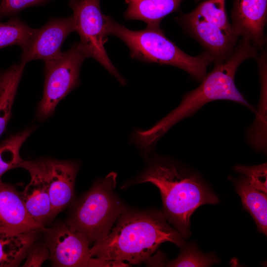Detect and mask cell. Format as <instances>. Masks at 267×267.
<instances>
[{
    "instance_id": "obj_18",
    "label": "cell",
    "mask_w": 267,
    "mask_h": 267,
    "mask_svg": "<svg viewBox=\"0 0 267 267\" xmlns=\"http://www.w3.org/2000/svg\"><path fill=\"white\" fill-rule=\"evenodd\" d=\"M26 64L21 61L2 72L0 82V136L11 117L14 100Z\"/></svg>"
},
{
    "instance_id": "obj_27",
    "label": "cell",
    "mask_w": 267,
    "mask_h": 267,
    "mask_svg": "<svg viewBox=\"0 0 267 267\" xmlns=\"http://www.w3.org/2000/svg\"><path fill=\"white\" fill-rule=\"evenodd\" d=\"M199 0H195V1L196 2L198 1Z\"/></svg>"
},
{
    "instance_id": "obj_17",
    "label": "cell",
    "mask_w": 267,
    "mask_h": 267,
    "mask_svg": "<svg viewBox=\"0 0 267 267\" xmlns=\"http://www.w3.org/2000/svg\"><path fill=\"white\" fill-rule=\"evenodd\" d=\"M235 185L244 208L254 219L258 230L267 235V193L253 186L244 175L235 182Z\"/></svg>"
},
{
    "instance_id": "obj_5",
    "label": "cell",
    "mask_w": 267,
    "mask_h": 267,
    "mask_svg": "<svg viewBox=\"0 0 267 267\" xmlns=\"http://www.w3.org/2000/svg\"><path fill=\"white\" fill-rule=\"evenodd\" d=\"M117 174L96 181L75 204L66 224L89 243L106 237L126 206L115 192Z\"/></svg>"
},
{
    "instance_id": "obj_21",
    "label": "cell",
    "mask_w": 267,
    "mask_h": 267,
    "mask_svg": "<svg viewBox=\"0 0 267 267\" xmlns=\"http://www.w3.org/2000/svg\"><path fill=\"white\" fill-rule=\"evenodd\" d=\"M178 257L168 262L167 267H209L218 260L215 257L200 252L194 244L183 245Z\"/></svg>"
},
{
    "instance_id": "obj_6",
    "label": "cell",
    "mask_w": 267,
    "mask_h": 267,
    "mask_svg": "<svg viewBox=\"0 0 267 267\" xmlns=\"http://www.w3.org/2000/svg\"><path fill=\"white\" fill-rule=\"evenodd\" d=\"M86 58L76 42L58 58L44 62V93L37 112L39 120L52 115L59 102L79 86L80 69Z\"/></svg>"
},
{
    "instance_id": "obj_16",
    "label": "cell",
    "mask_w": 267,
    "mask_h": 267,
    "mask_svg": "<svg viewBox=\"0 0 267 267\" xmlns=\"http://www.w3.org/2000/svg\"><path fill=\"white\" fill-rule=\"evenodd\" d=\"M38 231L17 233L0 230V267L19 266L34 244Z\"/></svg>"
},
{
    "instance_id": "obj_7",
    "label": "cell",
    "mask_w": 267,
    "mask_h": 267,
    "mask_svg": "<svg viewBox=\"0 0 267 267\" xmlns=\"http://www.w3.org/2000/svg\"><path fill=\"white\" fill-rule=\"evenodd\" d=\"M69 6L73 11L75 32L80 41L78 44L86 58H92L102 65L123 86L126 80L109 58L104 44L106 16L100 7V0H70Z\"/></svg>"
},
{
    "instance_id": "obj_12",
    "label": "cell",
    "mask_w": 267,
    "mask_h": 267,
    "mask_svg": "<svg viewBox=\"0 0 267 267\" xmlns=\"http://www.w3.org/2000/svg\"><path fill=\"white\" fill-rule=\"evenodd\" d=\"M28 171L31 179L20 193L26 210L38 223L44 226L54 217L41 160L25 161L20 165Z\"/></svg>"
},
{
    "instance_id": "obj_20",
    "label": "cell",
    "mask_w": 267,
    "mask_h": 267,
    "mask_svg": "<svg viewBox=\"0 0 267 267\" xmlns=\"http://www.w3.org/2000/svg\"><path fill=\"white\" fill-rule=\"evenodd\" d=\"M35 30L16 17H12L7 22L0 23V49L16 45L23 49Z\"/></svg>"
},
{
    "instance_id": "obj_28",
    "label": "cell",
    "mask_w": 267,
    "mask_h": 267,
    "mask_svg": "<svg viewBox=\"0 0 267 267\" xmlns=\"http://www.w3.org/2000/svg\"></svg>"
},
{
    "instance_id": "obj_19",
    "label": "cell",
    "mask_w": 267,
    "mask_h": 267,
    "mask_svg": "<svg viewBox=\"0 0 267 267\" xmlns=\"http://www.w3.org/2000/svg\"><path fill=\"white\" fill-rule=\"evenodd\" d=\"M35 129L34 127L29 128L11 135L0 143V181L5 172L20 167L23 160L19 154L20 148Z\"/></svg>"
},
{
    "instance_id": "obj_10",
    "label": "cell",
    "mask_w": 267,
    "mask_h": 267,
    "mask_svg": "<svg viewBox=\"0 0 267 267\" xmlns=\"http://www.w3.org/2000/svg\"><path fill=\"white\" fill-rule=\"evenodd\" d=\"M75 32L74 16L52 18L42 27L35 30L27 46L22 49L21 61L34 60L45 61L58 58L62 54V45L71 33Z\"/></svg>"
},
{
    "instance_id": "obj_9",
    "label": "cell",
    "mask_w": 267,
    "mask_h": 267,
    "mask_svg": "<svg viewBox=\"0 0 267 267\" xmlns=\"http://www.w3.org/2000/svg\"><path fill=\"white\" fill-rule=\"evenodd\" d=\"M175 19L205 48L214 64L223 62L232 53L238 38L232 32L208 21L194 10Z\"/></svg>"
},
{
    "instance_id": "obj_11",
    "label": "cell",
    "mask_w": 267,
    "mask_h": 267,
    "mask_svg": "<svg viewBox=\"0 0 267 267\" xmlns=\"http://www.w3.org/2000/svg\"><path fill=\"white\" fill-rule=\"evenodd\" d=\"M231 19L235 35L248 39L258 48L263 47L266 42L267 0H234Z\"/></svg>"
},
{
    "instance_id": "obj_2",
    "label": "cell",
    "mask_w": 267,
    "mask_h": 267,
    "mask_svg": "<svg viewBox=\"0 0 267 267\" xmlns=\"http://www.w3.org/2000/svg\"><path fill=\"white\" fill-rule=\"evenodd\" d=\"M132 182H150L159 189L165 217L184 238L190 235V217L196 209L219 201L198 176L167 160L153 161Z\"/></svg>"
},
{
    "instance_id": "obj_25",
    "label": "cell",
    "mask_w": 267,
    "mask_h": 267,
    "mask_svg": "<svg viewBox=\"0 0 267 267\" xmlns=\"http://www.w3.org/2000/svg\"><path fill=\"white\" fill-rule=\"evenodd\" d=\"M27 259L23 267H41L49 258V251L46 244H34L27 254Z\"/></svg>"
},
{
    "instance_id": "obj_24",
    "label": "cell",
    "mask_w": 267,
    "mask_h": 267,
    "mask_svg": "<svg viewBox=\"0 0 267 267\" xmlns=\"http://www.w3.org/2000/svg\"><path fill=\"white\" fill-rule=\"evenodd\" d=\"M51 0H0V19L18 13L26 8L44 5Z\"/></svg>"
},
{
    "instance_id": "obj_8",
    "label": "cell",
    "mask_w": 267,
    "mask_h": 267,
    "mask_svg": "<svg viewBox=\"0 0 267 267\" xmlns=\"http://www.w3.org/2000/svg\"><path fill=\"white\" fill-rule=\"evenodd\" d=\"M90 243L82 234L71 229L66 224H60L50 229L46 243L49 258L53 267H129L124 262L102 261L90 254Z\"/></svg>"
},
{
    "instance_id": "obj_3",
    "label": "cell",
    "mask_w": 267,
    "mask_h": 267,
    "mask_svg": "<svg viewBox=\"0 0 267 267\" xmlns=\"http://www.w3.org/2000/svg\"><path fill=\"white\" fill-rule=\"evenodd\" d=\"M105 31L107 36H115L127 44L132 58L179 68L200 82L207 74L208 66L213 62L206 51L196 56L184 52L165 36L160 27H147L133 31L106 16Z\"/></svg>"
},
{
    "instance_id": "obj_15",
    "label": "cell",
    "mask_w": 267,
    "mask_h": 267,
    "mask_svg": "<svg viewBox=\"0 0 267 267\" xmlns=\"http://www.w3.org/2000/svg\"><path fill=\"white\" fill-rule=\"evenodd\" d=\"M183 0H126L128 7L124 13L127 20L144 22L147 27H160L162 20L177 11Z\"/></svg>"
},
{
    "instance_id": "obj_13",
    "label": "cell",
    "mask_w": 267,
    "mask_h": 267,
    "mask_svg": "<svg viewBox=\"0 0 267 267\" xmlns=\"http://www.w3.org/2000/svg\"><path fill=\"white\" fill-rule=\"evenodd\" d=\"M55 217L73 200L78 166L73 162L41 159Z\"/></svg>"
},
{
    "instance_id": "obj_1",
    "label": "cell",
    "mask_w": 267,
    "mask_h": 267,
    "mask_svg": "<svg viewBox=\"0 0 267 267\" xmlns=\"http://www.w3.org/2000/svg\"><path fill=\"white\" fill-rule=\"evenodd\" d=\"M183 239L163 212L126 210L107 236L94 243L90 254L102 261L138 264L148 260L162 243L181 247Z\"/></svg>"
},
{
    "instance_id": "obj_14",
    "label": "cell",
    "mask_w": 267,
    "mask_h": 267,
    "mask_svg": "<svg viewBox=\"0 0 267 267\" xmlns=\"http://www.w3.org/2000/svg\"><path fill=\"white\" fill-rule=\"evenodd\" d=\"M0 230L25 233L45 230L29 215L20 193L14 186L0 181Z\"/></svg>"
},
{
    "instance_id": "obj_4",
    "label": "cell",
    "mask_w": 267,
    "mask_h": 267,
    "mask_svg": "<svg viewBox=\"0 0 267 267\" xmlns=\"http://www.w3.org/2000/svg\"><path fill=\"white\" fill-rule=\"evenodd\" d=\"M197 88L185 93L180 104L150 129L137 130L134 142L144 153L155 145L167 131L180 120L191 116L206 103L219 99L235 102L240 97L234 77L227 69L215 66Z\"/></svg>"
},
{
    "instance_id": "obj_23",
    "label": "cell",
    "mask_w": 267,
    "mask_h": 267,
    "mask_svg": "<svg viewBox=\"0 0 267 267\" xmlns=\"http://www.w3.org/2000/svg\"><path fill=\"white\" fill-rule=\"evenodd\" d=\"M234 170L243 174L255 187L267 193V164L257 166L237 165Z\"/></svg>"
},
{
    "instance_id": "obj_26",
    "label": "cell",
    "mask_w": 267,
    "mask_h": 267,
    "mask_svg": "<svg viewBox=\"0 0 267 267\" xmlns=\"http://www.w3.org/2000/svg\"><path fill=\"white\" fill-rule=\"evenodd\" d=\"M2 73L0 74V80H1V78H2Z\"/></svg>"
},
{
    "instance_id": "obj_22",
    "label": "cell",
    "mask_w": 267,
    "mask_h": 267,
    "mask_svg": "<svg viewBox=\"0 0 267 267\" xmlns=\"http://www.w3.org/2000/svg\"><path fill=\"white\" fill-rule=\"evenodd\" d=\"M208 21L227 31L232 32L225 9V0H206L194 10Z\"/></svg>"
}]
</instances>
